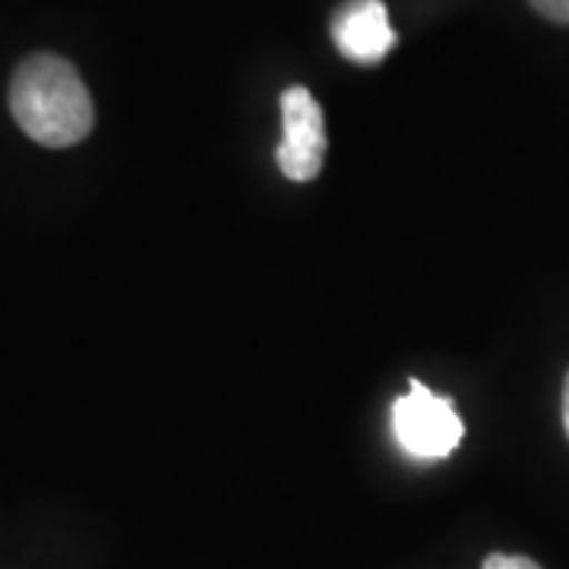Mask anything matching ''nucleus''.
I'll list each match as a JSON object with an SVG mask.
<instances>
[{"mask_svg":"<svg viewBox=\"0 0 569 569\" xmlns=\"http://www.w3.org/2000/svg\"><path fill=\"white\" fill-rule=\"evenodd\" d=\"M10 111L29 140L48 149L77 146L92 133L96 104L77 67L58 54H32L10 82Z\"/></svg>","mask_w":569,"mask_h":569,"instance_id":"f257e3e1","label":"nucleus"},{"mask_svg":"<svg viewBox=\"0 0 569 569\" xmlns=\"http://www.w3.org/2000/svg\"><path fill=\"white\" fill-rule=\"evenodd\" d=\"M392 430L399 447L415 459H447L466 437V425L452 408V399L437 396L418 380H411L406 396L396 399Z\"/></svg>","mask_w":569,"mask_h":569,"instance_id":"f03ea898","label":"nucleus"},{"mask_svg":"<svg viewBox=\"0 0 569 569\" xmlns=\"http://www.w3.org/2000/svg\"><path fill=\"white\" fill-rule=\"evenodd\" d=\"M284 137L276 149V162L288 181L307 183L323 171L326 121L320 102L305 86H291L282 92Z\"/></svg>","mask_w":569,"mask_h":569,"instance_id":"7ed1b4c3","label":"nucleus"},{"mask_svg":"<svg viewBox=\"0 0 569 569\" xmlns=\"http://www.w3.org/2000/svg\"><path fill=\"white\" fill-rule=\"evenodd\" d=\"M339 54L351 63L373 67L396 48V29L389 26L383 0H346L329 22Z\"/></svg>","mask_w":569,"mask_h":569,"instance_id":"20e7f679","label":"nucleus"},{"mask_svg":"<svg viewBox=\"0 0 569 569\" xmlns=\"http://www.w3.org/2000/svg\"><path fill=\"white\" fill-rule=\"evenodd\" d=\"M481 569H541L531 557L522 553H490L485 557V567Z\"/></svg>","mask_w":569,"mask_h":569,"instance_id":"39448f33","label":"nucleus"},{"mask_svg":"<svg viewBox=\"0 0 569 569\" xmlns=\"http://www.w3.org/2000/svg\"><path fill=\"white\" fill-rule=\"evenodd\" d=\"M529 3L541 13V17H548L550 22H563V26H569V0H529Z\"/></svg>","mask_w":569,"mask_h":569,"instance_id":"423d86ee","label":"nucleus"},{"mask_svg":"<svg viewBox=\"0 0 569 569\" xmlns=\"http://www.w3.org/2000/svg\"><path fill=\"white\" fill-rule=\"evenodd\" d=\"M563 427H567V437H569V373H567V383H563Z\"/></svg>","mask_w":569,"mask_h":569,"instance_id":"0eeeda50","label":"nucleus"}]
</instances>
